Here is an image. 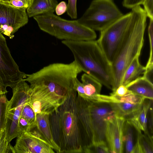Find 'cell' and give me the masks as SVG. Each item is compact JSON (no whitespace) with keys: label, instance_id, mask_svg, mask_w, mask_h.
I'll use <instances>...</instances> for the list:
<instances>
[{"label":"cell","instance_id":"obj_1","mask_svg":"<svg viewBox=\"0 0 153 153\" xmlns=\"http://www.w3.org/2000/svg\"><path fill=\"white\" fill-rule=\"evenodd\" d=\"M77 95L76 90H73L57 109L49 114L52 136L59 153H83L85 140L77 110Z\"/></svg>","mask_w":153,"mask_h":153},{"label":"cell","instance_id":"obj_2","mask_svg":"<svg viewBox=\"0 0 153 153\" xmlns=\"http://www.w3.org/2000/svg\"><path fill=\"white\" fill-rule=\"evenodd\" d=\"M82 71L74 60L69 64L54 63L36 72L27 74L24 79L30 86L46 91L61 105L69 93L76 90L77 76Z\"/></svg>","mask_w":153,"mask_h":153},{"label":"cell","instance_id":"obj_3","mask_svg":"<svg viewBox=\"0 0 153 153\" xmlns=\"http://www.w3.org/2000/svg\"><path fill=\"white\" fill-rule=\"evenodd\" d=\"M131 24L111 64L113 78V92L122 84L124 73L132 62L139 57L144 41L147 16L139 6L131 9Z\"/></svg>","mask_w":153,"mask_h":153},{"label":"cell","instance_id":"obj_4","mask_svg":"<svg viewBox=\"0 0 153 153\" xmlns=\"http://www.w3.org/2000/svg\"><path fill=\"white\" fill-rule=\"evenodd\" d=\"M62 42L71 51L82 71L112 90L111 65L97 41L63 40Z\"/></svg>","mask_w":153,"mask_h":153},{"label":"cell","instance_id":"obj_5","mask_svg":"<svg viewBox=\"0 0 153 153\" xmlns=\"http://www.w3.org/2000/svg\"><path fill=\"white\" fill-rule=\"evenodd\" d=\"M34 19L42 31L59 39L74 41L94 40V30L81 24L77 20H70L53 13L35 16Z\"/></svg>","mask_w":153,"mask_h":153},{"label":"cell","instance_id":"obj_6","mask_svg":"<svg viewBox=\"0 0 153 153\" xmlns=\"http://www.w3.org/2000/svg\"><path fill=\"white\" fill-rule=\"evenodd\" d=\"M123 15L113 0H93L77 20L94 31H101Z\"/></svg>","mask_w":153,"mask_h":153},{"label":"cell","instance_id":"obj_7","mask_svg":"<svg viewBox=\"0 0 153 153\" xmlns=\"http://www.w3.org/2000/svg\"><path fill=\"white\" fill-rule=\"evenodd\" d=\"M132 18L131 11L100 31L97 41L111 65L128 30Z\"/></svg>","mask_w":153,"mask_h":153},{"label":"cell","instance_id":"obj_8","mask_svg":"<svg viewBox=\"0 0 153 153\" xmlns=\"http://www.w3.org/2000/svg\"><path fill=\"white\" fill-rule=\"evenodd\" d=\"M27 75L19 70L11 54L6 38L0 32V88L7 93V87L12 88Z\"/></svg>","mask_w":153,"mask_h":153},{"label":"cell","instance_id":"obj_9","mask_svg":"<svg viewBox=\"0 0 153 153\" xmlns=\"http://www.w3.org/2000/svg\"><path fill=\"white\" fill-rule=\"evenodd\" d=\"M26 9L0 1V32L12 39L14 34L28 23Z\"/></svg>","mask_w":153,"mask_h":153},{"label":"cell","instance_id":"obj_10","mask_svg":"<svg viewBox=\"0 0 153 153\" xmlns=\"http://www.w3.org/2000/svg\"><path fill=\"white\" fill-rule=\"evenodd\" d=\"M90 111L94 135V143H106L107 120L115 114L111 102L90 101Z\"/></svg>","mask_w":153,"mask_h":153},{"label":"cell","instance_id":"obj_11","mask_svg":"<svg viewBox=\"0 0 153 153\" xmlns=\"http://www.w3.org/2000/svg\"><path fill=\"white\" fill-rule=\"evenodd\" d=\"M15 153H54V150L38 131L34 128L17 137Z\"/></svg>","mask_w":153,"mask_h":153},{"label":"cell","instance_id":"obj_12","mask_svg":"<svg viewBox=\"0 0 153 153\" xmlns=\"http://www.w3.org/2000/svg\"><path fill=\"white\" fill-rule=\"evenodd\" d=\"M125 119L114 114L107 120L105 139L110 153H123V132Z\"/></svg>","mask_w":153,"mask_h":153},{"label":"cell","instance_id":"obj_13","mask_svg":"<svg viewBox=\"0 0 153 153\" xmlns=\"http://www.w3.org/2000/svg\"><path fill=\"white\" fill-rule=\"evenodd\" d=\"M30 97L28 104L36 114L42 113L50 114L56 110L60 105L45 90L36 86H30Z\"/></svg>","mask_w":153,"mask_h":153},{"label":"cell","instance_id":"obj_14","mask_svg":"<svg viewBox=\"0 0 153 153\" xmlns=\"http://www.w3.org/2000/svg\"><path fill=\"white\" fill-rule=\"evenodd\" d=\"M90 101L78 94L77 105L79 118L84 134L85 149L94 143V135L90 111Z\"/></svg>","mask_w":153,"mask_h":153},{"label":"cell","instance_id":"obj_15","mask_svg":"<svg viewBox=\"0 0 153 153\" xmlns=\"http://www.w3.org/2000/svg\"><path fill=\"white\" fill-rule=\"evenodd\" d=\"M84 96L83 98L92 102H113V97L100 94L102 84L87 74H83L81 78Z\"/></svg>","mask_w":153,"mask_h":153},{"label":"cell","instance_id":"obj_16","mask_svg":"<svg viewBox=\"0 0 153 153\" xmlns=\"http://www.w3.org/2000/svg\"><path fill=\"white\" fill-rule=\"evenodd\" d=\"M141 131L131 120H125L123 132V153H142L139 142Z\"/></svg>","mask_w":153,"mask_h":153},{"label":"cell","instance_id":"obj_17","mask_svg":"<svg viewBox=\"0 0 153 153\" xmlns=\"http://www.w3.org/2000/svg\"><path fill=\"white\" fill-rule=\"evenodd\" d=\"M24 79L19 82L12 88L13 95L8 101V111L29 103L30 89Z\"/></svg>","mask_w":153,"mask_h":153},{"label":"cell","instance_id":"obj_18","mask_svg":"<svg viewBox=\"0 0 153 153\" xmlns=\"http://www.w3.org/2000/svg\"><path fill=\"white\" fill-rule=\"evenodd\" d=\"M49 114L40 113L36 114L35 128L57 153L60 152L59 148L53 137L49 120Z\"/></svg>","mask_w":153,"mask_h":153},{"label":"cell","instance_id":"obj_19","mask_svg":"<svg viewBox=\"0 0 153 153\" xmlns=\"http://www.w3.org/2000/svg\"><path fill=\"white\" fill-rule=\"evenodd\" d=\"M126 86L128 90L134 94L146 99L153 100V83L143 76L139 77Z\"/></svg>","mask_w":153,"mask_h":153},{"label":"cell","instance_id":"obj_20","mask_svg":"<svg viewBox=\"0 0 153 153\" xmlns=\"http://www.w3.org/2000/svg\"><path fill=\"white\" fill-rule=\"evenodd\" d=\"M58 4L57 0H30L27 9L29 17L42 14L53 13Z\"/></svg>","mask_w":153,"mask_h":153},{"label":"cell","instance_id":"obj_21","mask_svg":"<svg viewBox=\"0 0 153 153\" xmlns=\"http://www.w3.org/2000/svg\"><path fill=\"white\" fill-rule=\"evenodd\" d=\"M22 108L20 106L7 111L5 128L8 143L21 135L19 120Z\"/></svg>","mask_w":153,"mask_h":153},{"label":"cell","instance_id":"obj_22","mask_svg":"<svg viewBox=\"0 0 153 153\" xmlns=\"http://www.w3.org/2000/svg\"><path fill=\"white\" fill-rule=\"evenodd\" d=\"M143 103L126 100L111 102L115 115L125 120L130 119L140 109Z\"/></svg>","mask_w":153,"mask_h":153},{"label":"cell","instance_id":"obj_23","mask_svg":"<svg viewBox=\"0 0 153 153\" xmlns=\"http://www.w3.org/2000/svg\"><path fill=\"white\" fill-rule=\"evenodd\" d=\"M145 71V67L139 61V57L135 58L126 69L123 75L122 84H127L143 74Z\"/></svg>","mask_w":153,"mask_h":153},{"label":"cell","instance_id":"obj_24","mask_svg":"<svg viewBox=\"0 0 153 153\" xmlns=\"http://www.w3.org/2000/svg\"><path fill=\"white\" fill-rule=\"evenodd\" d=\"M152 100L146 98L140 109L128 119L144 133H147V113Z\"/></svg>","mask_w":153,"mask_h":153},{"label":"cell","instance_id":"obj_25","mask_svg":"<svg viewBox=\"0 0 153 153\" xmlns=\"http://www.w3.org/2000/svg\"><path fill=\"white\" fill-rule=\"evenodd\" d=\"M36 113L30 105L28 103L25 104L22 108L20 117L27 121L30 126V130L36 127Z\"/></svg>","mask_w":153,"mask_h":153},{"label":"cell","instance_id":"obj_26","mask_svg":"<svg viewBox=\"0 0 153 153\" xmlns=\"http://www.w3.org/2000/svg\"><path fill=\"white\" fill-rule=\"evenodd\" d=\"M8 101L5 94L0 95V130L5 128Z\"/></svg>","mask_w":153,"mask_h":153},{"label":"cell","instance_id":"obj_27","mask_svg":"<svg viewBox=\"0 0 153 153\" xmlns=\"http://www.w3.org/2000/svg\"><path fill=\"white\" fill-rule=\"evenodd\" d=\"M153 138L148 134H142L139 142L142 153H153Z\"/></svg>","mask_w":153,"mask_h":153},{"label":"cell","instance_id":"obj_28","mask_svg":"<svg viewBox=\"0 0 153 153\" xmlns=\"http://www.w3.org/2000/svg\"><path fill=\"white\" fill-rule=\"evenodd\" d=\"M148 33L150 53L149 59L145 67H146L153 66V19H149Z\"/></svg>","mask_w":153,"mask_h":153},{"label":"cell","instance_id":"obj_29","mask_svg":"<svg viewBox=\"0 0 153 153\" xmlns=\"http://www.w3.org/2000/svg\"><path fill=\"white\" fill-rule=\"evenodd\" d=\"M84 153H108L110 152L106 143H93L85 149Z\"/></svg>","mask_w":153,"mask_h":153},{"label":"cell","instance_id":"obj_30","mask_svg":"<svg viewBox=\"0 0 153 153\" xmlns=\"http://www.w3.org/2000/svg\"><path fill=\"white\" fill-rule=\"evenodd\" d=\"M153 100H151L147 116V133L153 138Z\"/></svg>","mask_w":153,"mask_h":153},{"label":"cell","instance_id":"obj_31","mask_svg":"<svg viewBox=\"0 0 153 153\" xmlns=\"http://www.w3.org/2000/svg\"><path fill=\"white\" fill-rule=\"evenodd\" d=\"M9 143L6 128L0 130V153H6Z\"/></svg>","mask_w":153,"mask_h":153},{"label":"cell","instance_id":"obj_32","mask_svg":"<svg viewBox=\"0 0 153 153\" xmlns=\"http://www.w3.org/2000/svg\"><path fill=\"white\" fill-rule=\"evenodd\" d=\"M76 1L68 0L67 4V13L72 19H76L77 17Z\"/></svg>","mask_w":153,"mask_h":153},{"label":"cell","instance_id":"obj_33","mask_svg":"<svg viewBox=\"0 0 153 153\" xmlns=\"http://www.w3.org/2000/svg\"><path fill=\"white\" fill-rule=\"evenodd\" d=\"M142 4L147 17L153 19V0H144Z\"/></svg>","mask_w":153,"mask_h":153},{"label":"cell","instance_id":"obj_34","mask_svg":"<svg viewBox=\"0 0 153 153\" xmlns=\"http://www.w3.org/2000/svg\"><path fill=\"white\" fill-rule=\"evenodd\" d=\"M19 126L21 134L29 131L31 129L30 126L27 121L21 117L19 119Z\"/></svg>","mask_w":153,"mask_h":153},{"label":"cell","instance_id":"obj_35","mask_svg":"<svg viewBox=\"0 0 153 153\" xmlns=\"http://www.w3.org/2000/svg\"><path fill=\"white\" fill-rule=\"evenodd\" d=\"M144 0H123V6L126 8L132 9L139 6H140Z\"/></svg>","mask_w":153,"mask_h":153},{"label":"cell","instance_id":"obj_36","mask_svg":"<svg viewBox=\"0 0 153 153\" xmlns=\"http://www.w3.org/2000/svg\"><path fill=\"white\" fill-rule=\"evenodd\" d=\"M128 91V90L126 86L121 85L117 88L115 92L111 93V95L114 96L121 97L126 95Z\"/></svg>","mask_w":153,"mask_h":153},{"label":"cell","instance_id":"obj_37","mask_svg":"<svg viewBox=\"0 0 153 153\" xmlns=\"http://www.w3.org/2000/svg\"><path fill=\"white\" fill-rule=\"evenodd\" d=\"M67 4L64 1L60 2L56 7L55 11L58 16L62 15L67 11Z\"/></svg>","mask_w":153,"mask_h":153},{"label":"cell","instance_id":"obj_38","mask_svg":"<svg viewBox=\"0 0 153 153\" xmlns=\"http://www.w3.org/2000/svg\"><path fill=\"white\" fill-rule=\"evenodd\" d=\"M9 3L18 8H25L27 9L28 7L21 0H10Z\"/></svg>","mask_w":153,"mask_h":153},{"label":"cell","instance_id":"obj_39","mask_svg":"<svg viewBox=\"0 0 153 153\" xmlns=\"http://www.w3.org/2000/svg\"><path fill=\"white\" fill-rule=\"evenodd\" d=\"M15 153L14 147L12 146L10 143H8V146L7 150L6 153Z\"/></svg>","mask_w":153,"mask_h":153},{"label":"cell","instance_id":"obj_40","mask_svg":"<svg viewBox=\"0 0 153 153\" xmlns=\"http://www.w3.org/2000/svg\"><path fill=\"white\" fill-rule=\"evenodd\" d=\"M25 5L28 7L30 0H21Z\"/></svg>","mask_w":153,"mask_h":153},{"label":"cell","instance_id":"obj_41","mask_svg":"<svg viewBox=\"0 0 153 153\" xmlns=\"http://www.w3.org/2000/svg\"><path fill=\"white\" fill-rule=\"evenodd\" d=\"M10 0H0V1L3 2H4L9 3Z\"/></svg>","mask_w":153,"mask_h":153},{"label":"cell","instance_id":"obj_42","mask_svg":"<svg viewBox=\"0 0 153 153\" xmlns=\"http://www.w3.org/2000/svg\"><path fill=\"white\" fill-rule=\"evenodd\" d=\"M6 93L0 88V94H5Z\"/></svg>","mask_w":153,"mask_h":153},{"label":"cell","instance_id":"obj_43","mask_svg":"<svg viewBox=\"0 0 153 153\" xmlns=\"http://www.w3.org/2000/svg\"><path fill=\"white\" fill-rule=\"evenodd\" d=\"M0 95H1V94H0Z\"/></svg>","mask_w":153,"mask_h":153}]
</instances>
